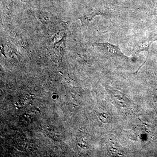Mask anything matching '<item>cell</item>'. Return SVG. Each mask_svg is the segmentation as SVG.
<instances>
[{"label": "cell", "instance_id": "3957f363", "mask_svg": "<svg viewBox=\"0 0 157 157\" xmlns=\"http://www.w3.org/2000/svg\"><path fill=\"white\" fill-rule=\"evenodd\" d=\"M155 40H156L155 39L146 41V42H143L142 43H138L135 46V50L137 52H140L143 51H148L150 46L151 45L152 42Z\"/></svg>", "mask_w": 157, "mask_h": 157}, {"label": "cell", "instance_id": "7a4b0ae2", "mask_svg": "<svg viewBox=\"0 0 157 157\" xmlns=\"http://www.w3.org/2000/svg\"><path fill=\"white\" fill-rule=\"evenodd\" d=\"M94 45L107 54L114 56L126 57L117 45H113L108 42L95 43Z\"/></svg>", "mask_w": 157, "mask_h": 157}, {"label": "cell", "instance_id": "6da1fadb", "mask_svg": "<svg viewBox=\"0 0 157 157\" xmlns=\"http://www.w3.org/2000/svg\"><path fill=\"white\" fill-rule=\"evenodd\" d=\"M97 15H102L104 16H110L112 15H117V13H115L111 9H93L89 10L87 12H85L84 14L79 17V19L81 21L82 26H88L89 24L91 21L93 19L94 17Z\"/></svg>", "mask_w": 157, "mask_h": 157}]
</instances>
